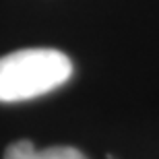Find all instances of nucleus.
Masks as SVG:
<instances>
[{"instance_id":"f257e3e1","label":"nucleus","mask_w":159,"mask_h":159,"mask_svg":"<svg viewBox=\"0 0 159 159\" xmlns=\"http://www.w3.org/2000/svg\"><path fill=\"white\" fill-rule=\"evenodd\" d=\"M72 75L70 58L54 48H25L0 58V101L15 103L62 87Z\"/></svg>"},{"instance_id":"f03ea898","label":"nucleus","mask_w":159,"mask_h":159,"mask_svg":"<svg viewBox=\"0 0 159 159\" xmlns=\"http://www.w3.org/2000/svg\"><path fill=\"white\" fill-rule=\"evenodd\" d=\"M4 159H87L75 147H48L35 149L31 141H17L8 145Z\"/></svg>"}]
</instances>
